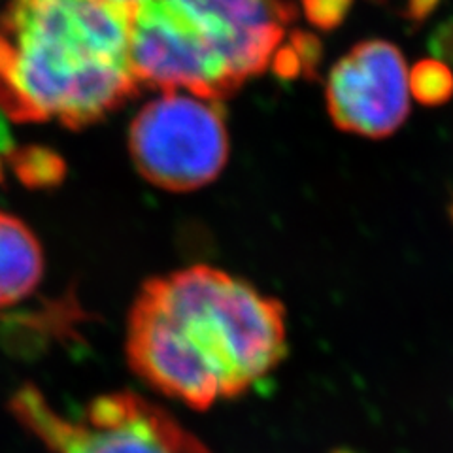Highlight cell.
<instances>
[{"label":"cell","instance_id":"ac0fdd59","mask_svg":"<svg viewBox=\"0 0 453 453\" xmlns=\"http://www.w3.org/2000/svg\"><path fill=\"white\" fill-rule=\"evenodd\" d=\"M333 453H353V451H349V449H336V451H333Z\"/></svg>","mask_w":453,"mask_h":453},{"label":"cell","instance_id":"52a82bcc","mask_svg":"<svg viewBox=\"0 0 453 453\" xmlns=\"http://www.w3.org/2000/svg\"><path fill=\"white\" fill-rule=\"evenodd\" d=\"M44 274V253L28 226L0 211V308L31 295Z\"/></svg>","mask_w":453,"mask_h":453},{"label":"cell","instance_id":"9a60e30c","mask_svg":"<svg viewBox=\"0 0 453 453\" xmlns=\"http://www.w3.org/2000/svg\"><path fill=\"white\" fill-rule=\"evenodd\" d=\"M12 150H13V142L6 123V116L3 113V110H0V151L10 153Z\"/></svg>","mask_w":453,"mask_h":453},{"label":"cell","instance_id":"d6986e66","mask_svg":"<svg viewBox=\"0 0 453 453\" xmlns=\"http://www.w3.org/2000/svg\"><path fill=\"white\" fill-rule=\"evenodd\" d=\"M0 176H3V173H0Z\"/></svg>","mask_w":453,"mask_h":453},{"label":"cell","instance_id":"9c48e42d","mask_svg":"<svg viewBox=\"0 0 453 453\" xmlns=\"http://www.w3.org/2000/svg\"><path fill=\"white\" fill-rule=\"evenodd\" d=\"M408 89L425 106H441L453 95L451 68L438 59L418 61L408 76Z\"/></svg>","mask_w":453,"mask_h":453},{"label":"cell","instance_id":"5bb4252c","mask_svg":"<svg viewBox=\"0 0 453 453\" xmlns=\"http://www.w3.org/2000/svg\"><path fill=\"white\" fill-rule=\"evenodd\" d=\"M441 4V0H408L406 3V18L414 23L427 19L431 13Z\"/></svg>","mask_w":453,"mask_h":453},{"label":"cell","instance_id":"5b68a950","mask_svg":"<svg viewBox=\"0 0 453 453\" xmlns=\"http://www.w3.org/2000/svg\"><path fill=\"white\" fill-rule=\"evenodd\" d=\"M129 150L142 178L166 191H195L214 181L229 157L219 101L165 91L131 123Z\"/></svg>","mask_w":453,"mask_h":453},{"label":"cell","instance_id":"2e32d148","mask_svg":"<svg viewBox=\"0 0 453 453\" xmlns=\"http://www.w3.org/2000/svg\"><path fill=\"white\" fill-rule=\"evenodd\" d=\"M104 3H110V4H116V6L131 10L133 6H136L140 3V0H104Z\"/></svg>","mask_w":453,"mask_h":453},{"label":"cell","instance_id":"3957f363","mask_svg":"<svg viewBox=\"0 0 453 453\" xmlns=\"http://www.w3.org/2000/svg\"><path fill=\"white\" fill-rule=\"evenodd\" d=\"M10 410L51 453H211L163 408L131 391L96 396L73 418L57 412L35 386H23Z\"/></svg>","mask_w":453,"mask_h":453},{"label":"cell","instance_id":"6da1fadb","mask_svg":"<svg viewBox=\"0 0 453 453\" xmlns=\"http://www.w3.org/2000/svg\"><path fill=\"white\" fill-rule=\"evenodd\" d=\"M286 356L283 304L214 266L148 280L129 314L133 371L196 410L242 395Z\"/></svg>","mask_w":453,"mask_h":453},{"label":"cell","instance_id":"30bf717a","mask_svg":"<svg viewBox=\"0 0 453 453\" xmlns=\"http://www.w3.org/2000/svg\"><path fill=\"white\" fill-rule=\"evenodd\" d=\"M353 0H303V13L319 31H334L348 16Z\"/></svg>","mask_w":453,"mask_h":453},{"label":"cell","instance_id":"ba28073f","mask_svg":"<svg viewBox=\"0 0 453 453\" xmlns=\"http://www.w3.org/2000/svg\"><path fill=\"white\" fill-rule=\"evenodd\" d=\"M10 163L19 180L28 188L57 186L65 176V163L46 148H23L10 151Z\"/></svg>","mask_w":453,"mask_h":453},{"label":"cell","instance_id":"277c9868","mask_svg":"<svg viewBox=\"0 0 453 453\" xmlns=\"http://www.w3.org/2000/svg\"><path fill=\"white\" fill-rule=\"evenodd\" d=\"M225 98L263 74L296 8L286 0H153Z\"/></svg>","mask_w":453,"mask_h":453},{"label":"cell","instance_id":"7c38bea8","mask_svg":"<svg viewBox=\"0 0 453 453\" xmlns=\"http://www.w3.org/2000/svg\"><path fill=\"white\" fill-rule=\"evenodd\" d=\"M271 65H273V73L280 80L291 81L303 76V65H301L299 55H296V51L289 44L278 46V50L273 55Z\"/></svg>","mask_w":453,"mask_h":453},{"label":"cell","instance_id":"4fadbf2b","mask_svg":"<svg viewBox=\"0 0 453 453\" xmlns=\"http://www.w3.org/2000/svg\"><path fill=\"white\" fill-rule=\"evenodd\" d=\"M429 51L438 61L453 65V18L438 25L429 36Z\"/></svg>","mask_w":453,"mask_h":453},{"label":"cell","instance_id":"7a4b0ae2","mask_svg":"<svg viewBox=\"0 0 453 453\" xmlns=\"http://www.w3.org/2000/svg\"><path fill=\"white\" fill-rule=\"evenodd\" d=\"M136 91L129 10L104 0H10L0 16L6 118L83 129Z\"/></svg>","mask_w":453,"mask_h":453},{"label":"cell","instance_id":"e0dca14e","mask_svg":"<svg viewBox=\"0 0 453 453\" xmlns=\"http://www.w3.org/2000/svg\"><path fill=\"white\" fill-rule=\"evenodd\" d=\"M449 218H451V221H453V201H451V204H449Z\"/></svg>","mask_w":453,"mask_h":453},{"label":"cell","instance_id":"8fae6325","mask_svg":"<svg viewBox=\"0 0 453 453\" xmlns=\"http://www.w3.org/2000/svg\"><path fill=\"white\" fill-rule=\"evenodd\" d=\"M289 46L296 51V55H299L303 65V76L308 80H314L323 61L321 40L316 35L306 31H291Z\"/></svg>","mask_w":453,"mask_h":453},{"label":"cell","instance_id":"8992f818","mask_svg":"<svg viewBox=\"0 0 453 453\" xmlns=\"http://www.w3.org/2000/svg\"><path fill=\"white\" fill-rule=\"evenodd\" d=\"M325 95L340 131L368 138L393 134L410 111L403 53L386 40L361 42L331 68Z\"/></svg>","mask_w":453,"mask_h":453}]
</instances>
